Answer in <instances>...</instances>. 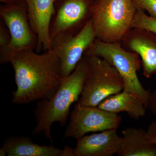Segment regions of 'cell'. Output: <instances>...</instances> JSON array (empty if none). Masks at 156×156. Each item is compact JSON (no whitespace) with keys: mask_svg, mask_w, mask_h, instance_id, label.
<instances>
[{"mask_svg":"<svg viewBox=\"0 0 156 156\" xmlns=\"http://www.w3.org/2000/svg\"><path fill=\"white\" fill-rule=\"evenodd\" d=\"M44 52L39 54L33 50L7 48L0 55L1 64L9 62L15 73L17 88L12 92L13 103L27 104L48 99L58 89L62 80L60 60L52 50Z\"/></svg>","mask_w":156,"mask_h":156,"instance_id":"1","label":"cell"},{"mask_svg":"<svg viewBox=\"0 0 156 156\" xmlns=\"http://www.w3.org/2000/svg\"><path fill=\"white\" fill-rule=\"evenodd\" d=\"M87 69V56L84 55L75 70L67 77L62 79L58 89L48 99L37 101L34 115L37 125L32 134H43L51 143V127L58 122L60 126L66 125L70 108L77 102L80 96Z\"/></svg>","mask_w":156,"mask_h":156,"instance_id":"2","label":"cell"},{"mask_svg":"<svg viewBox=\"0 0 156 156\" xmlns=\"http://www.w3.org/2000/svg\"><path fill=\"white\" fill-rule=\"evenodd\" d=\"M136 7L133 0L95 1L91 20L96 38L121 43L132 28Z\"/></svg>","mask_w":156,"mask_h":156,"instance_id":"3","label":"cell"},{"mask_svg":"<svg viewBox=\"0 0 156 156\" xmlns=\"http://www.w3.org/2000/svg\"><path fill=\"white\" fill-rule=\"evenodd\" d=\"M84 54L100 57L114 67L122 78L123 91L139 97L147 108L151 92L143 87L137 76L142 66L137 53L125 50L120 43H106L96 38Z\"/></svg>","mask_w":156,"mask_h":156,"instance_id":"4","label":"cell"},{"mask_svg":"<svg viewBox=\"0 0 156 156\" xmlns=\"http://www.w3.org/2000/svg\"><path fill=\"white\" fill-rule=\"evenodd\" d=\"M87 56V74L78 103L97 107L110 95L123 91L124 82L115 68L104 59L93 55Z\"/></svg>","mask_w":156,"mask_h":156,"instance_id":"5","label":"cell"},{"mask_svg":"<svg viewBox=\"0 0 156 156\" xmlns=\"http://www.w3.org/2000/svg\"><path fill=\"white\" fill-rule=\"evenodd\" d=\"M95 39L91 20L76 35L61 34L51 39L49 50H52L59 58L62 79L67 77L75 70Z\"/></svg>","mask_w":156,"mask_h":156,"instance_id":"6","label":"cell"},{"mask_svg":"<svg viewBox=\"0 0 156 156\" xmlns=\"http://www.w3.org/2000/svg\"><path fill=\"white\" fill-rule=\"evenodd\" d=\"M121 122L122 117L118 114L106 111L98 107L81 105L77 102L70 114L69 122L64 136L77 140L89 132L117 129Z\"/></svg>","mask_w":156,"mask_h":156,"instance_id":"7","label":"cell"},{"mask_svg":"<svg viewBox=\"0 0 156 156\" xmlns=\"http://www.w3.org/2000/svg\"><path fill=\"white\" fill-rule=\"evenodd\" d=\"M95 0H55L56 14L50 28L51 39L61 34L76 35L92 19Z\"/></svg>","mask_w":156,"mask_h":156,"instance_id":"8","label":"cell"},{"mask_svg":"<svg viewBox=\"0 0 156 156\" xmlns=\"http://www.w3.org/2000/svg\"><path fill=\"white\" fill-rule=\"evenodd\" d=\"M0 16L11 34V41L8 49L14 50L36 49L37 38L30 24L25 0L15 4L1 5Z\"/></svg>","mask_w":156,"mask_h":156,"instance_id":"9","label":"cell"},{"mask_svg":"<svg viewBox=\"0 0 156 156\" xmlns=\"http://www.w3.org/2000/svg\"><path fill=\"white\" fill-rule=\"evenodd\" d=\"M125 50L135 52L141 58L143 75L151 78L156 74V34L145 29L132 28L121 41Z\"/></svg>","mask_w":156,"mask_h":156,"instance_id":"10","label":"cell"},{"mask_svg":"<svg viewBox=\"0 0 156 156\" xmlns=\"http://www.w3.org/2000/svg\"><path fill=\"white\" fill-rule=\"evenodd\" d=\"M27 6L30 24L37 38L36 50H49L51 44L50 28L56 14L55 0H25Z\"/></svg>","mask_w":156,"mask_h":156,"instance_id":"11","label":"cell"},{"mask_svg":"<svg viewBox=\"0 0 156 156\" xmlns=\"http://www.w3.org/2000/svg\"><path fill=\"white\" fill-rule=\"evenodd\" d=\"M75 156H112L117 154L122 143L117 129H109L77 140Z\"/></svg>","mask_w":156,"mask_h":156,"instance_id":"12","label":"cell"},{"mask_svg":"<svg viewBox=\"0 0 156 156\" xmlns=\"http://www.w3.org/2000/svg\"><path fill=\"white\" fill-rule=\"evenodd\" d=\"M97 107L101 109L114 113L125 112L129 117L135 120L144 117L147 108L139 97L124 91L108 96Z\"/></svg>","mask_w":156,"mask_h":156,"instance_id":"13","label":"cell"},{"mask_svg":"<svg viewBox=\"0 0 156 156\" xmlns=\"http://www.w3.org/2000/svg\"><path fill=\"white\" fill-rule=\"evenodd\" d=\"M3 147L8 156H59L62 151L53 145L34 143L26 136H10L4 141Z\"/></svg>","mask_w":156,"mask_h":156,"instance_id":"14","label":"cell"},{"mask_svg":"<svg viewBox=\"0 0 156 156\" xmlns=\"http://www.w3.org/2000/svg\"><path fill=\"white\" fill-rule=\"evenodd\" d=\"M146 131L129 127L122 131V143L119 156H156V145L146 136Z\"/></svg>","mask_w":156,"mask_h":156,"instance_id":"15","label":"cell"},{"mask_svg":"<svg viewBox=\"0 0 156 156\" xmlns=\"http://www.w3.org/2000/svg\"><path fill=\"white\" fill-rule=\"evenodd\" d=\"M141 28L151 31L156 34V19L146 14L145 11L137 9L132 28Z\"/></svg>","mask_w":156,"mask_h":156,"instance_id":"16","label":"cell"},{"mask_svg":"<svg viewBox=\"0 0 156 156\" xmlns=\"http://www.w3.org/2000/svg\"><path fill=\"white\" fill-rule=\"evenodd\" d=\"M136 9L147 11L149 16L156 19V0H133Z\"/></svg>","mask_w":156,"mask_h":156,"instance_id":"17","label":"cell"},{"mask_svg":"<svg viewBox=\"0 0 156 156\" xmlns=\"http://www.w3.org/2000/svg\"><path fill=\"white\" fill-rule=\"evenodd\" d=\"M11 41V35L9 29L1 18L0 21V49L8 48Z\"/></svg>","mask_w":156,"mask_h":156,"instance_id":"18","label":"cell"},{"mask_svg":"<svg viewBox=\"0 0 156 156\" xmlns=\"http://www.w3.org/2000/svg\"><path fill=\"white\" fill-rule=\"evenodd\" d=\"M147 139L150 142L156 145V121L151 122L146 132Z\"/></svg>","mask_w":156,"mask_h":156,"instance_id":"19","label":"cell"},{"mask_svg":"<svg viewBox=\"0 0 156 156\" xmlns=\"http://www.w3.org/2000/svg\"><path fill=\"white\" fill-rule=\"evenodd\" d=\"M147 108H149L152 113L156 117V90L151 93Z\"/></svg>","mask_w":156,"mask_h":156,"instance_id":"20","label":"cell"},{"mask_svg":"<svg viewBox=\"0 0 156 156\" xmlns=\"http://www.w3.org/2000/svg\"><path fill=\"white\" fill-rule=\"evenodd\" d=\"M59 156H75V149L69 146L66 145L64 149L62 150Z\"/></svg>","mask_w":156,"mask_h":156,"instance_id":"21","label":"cell"},{"mask_svg":"<svg viewBox=\"0 0 156 156\" xmlns=\"http://www.w3.org/2000/svg\"><path fill=\"white\" fill-rule=\"evenodd\" d=\"M22 1L23 0H0V2L4 4L9 5V4H13Z\"/></svg>","mask_w":156,"mask_h":156,"instance_id":"22","label":"cell"},{"mask_svg":"<svg viewBox=\"0 0 156 156\" xmlns=\"http://www.w3.org/2000/svg\"><path fill=\"white\" fill-rule=\"evenodd\" d=\"M7 151H6L5 149L2 147L0 149V156H5L7 155Z\"/></svg>","mask_w":156,"mask_h":156,"instance_id":"23","label":"cell"},{"mask_svg":"<svg viewBox=\"0 0 156 156\" xmlns=\"http://www.w3.org/2000/svg\"><path fill=\"white\" fill-rule=\"evenodd\" d=\"M95 1H97L98 0H95Z\"/></svg>","mask_w":156,"mask_h":156,"instance_id":"24","label":"cell"}]
</instances>
